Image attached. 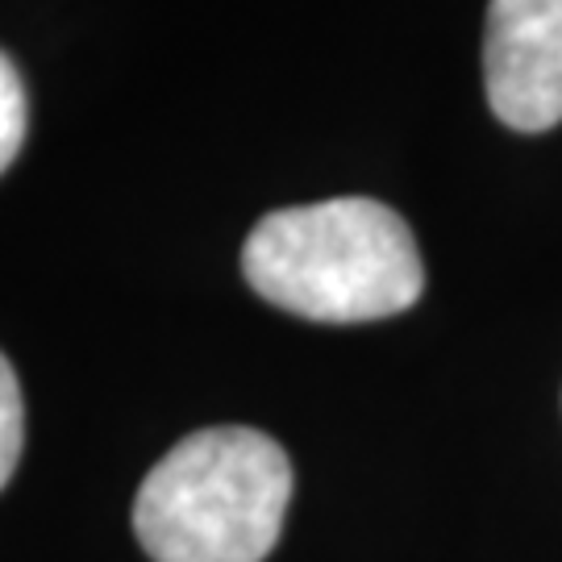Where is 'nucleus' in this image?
<instances>
[{"label": "nucleus", "instance_id": "1", "mask_svg": "<svg viewBox=\"0 0 562 562\" xmlns=\"http://www.w3.org/2000/svg\"><path fill=\"white\" fill-rule=\"evenodd\" d=\"M241 271L267 304L325 325L383 322L425 292L413 229L367 196L267 213L241 246Z\"/></svg>", "mask_w": 562, "mask_h": 562}, {"label": "nucleus", "instance_id": "2", "mask_svg": "<svg viewBox=\"0 0 562 562\" xmlns=\"http://www.w3.org/2000/svg\"><path fill=\"white\" fill-rule=\"evenodd\" d=\"M288 504L283 446L246 425H209L150 467L134 533L155 562H262L280 542Z\"/></svg>", "mask_w": 562, "mask_h": 562}, {"label": "nucleus", "instance_id": "3", "mask_svg": "<svg viewBox=\"0 0 562 562\" xmlns=\"http://www.w3.org/2000/svg\"><path fill=\"white\" fill-rule=\"evenodd\" d=\"M483 76L492 113L521 134L562 121V0H492Z\"/></svg>", "mask_w": 562, "mask_h": 562}, {"label": "nucleus", "instance_id": "4", "mask_svg": "<svg viewBox=\"0 0 562 562\" xmlns=\"http://www.w3.org/2000/svg\"><path fill=\"white\" fill-rule=\"evenodd\" d=\"M30 130V101H25V83L13 59L0 50V176L13 167V159L25 146Z\"/></svg>", "mask_w": 562, "mask_h": 562}, {"label": "nucleus", "instance_id": "5", "mask_svg": "<svg viewBox=\"0 0 562 562\" xmlns=\"http://www.w3.org/2000/svg\"><path fill=\"white\" fill-rule=\"evenodd\" d=\"M21 446H25V401H21V383L13 367L0 355V487L18 471Z\"/></svg>", "mask_w": 562, "mask_h": 562}]
</instances>
